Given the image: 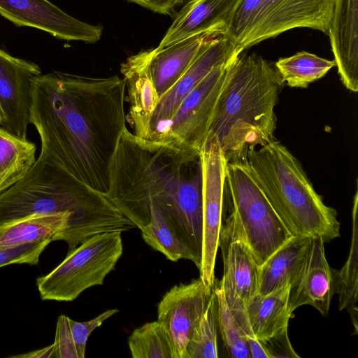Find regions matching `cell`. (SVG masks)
I'll use <instances>...</instances> for the list:
<instances>
[{"mask_svg":"<svg viewBox=\"0 0 358 358\" xmlns=\"http://www.w3.org/2000/svg\"><path fill=\"white\" fill-rule=\"evenodd\" d=\"M31 92L40 155L106 194L110 162L127 128L124 79L52 71L36 77Z\"/></svg>","mask_w":358,"mask_h":358,"instance_id":"obj_1","label":"cell"},{"mask_svg":"<svg viewBox=\"0 0 358 358\" xmlns=\"http://www.w3.org/2000/svg\"><path fill=\"white\" fill-rule=\"evenodd\" d=\"M67 213L57 241L69 252L103 233L127 231L135 225L104 196L39 155L27 173L0 194V227L34 215Z\"/></svg>","mask_w":358,"mask_h":358,"instance_id":"obj_2","label":"cell"},{"mask_svg":"<svg viewBox=\"0 0 358 358\" xmlns=\"http://www.w3.org/2000/svg\"><path fill=\"white\" fill-rule=\"evenodd\" d=\"M283 85L262 56L245 50L235 57L207 137L217 141L228 162L245 160L248 150L275 139V107Z\"/></svg>","mask_w":358,"mask_h":358,"instance_id":"obj_3","label":"cell"},{"mask_svg":"<svg viewBox=\"0 0 358 358\" xmlns=\"http://www.w3.org/2000/svg\"><path fill=\"white\" fill-rule=\"evenodd\" d=\"M245 162L272 207L292 236H340L336 210L324 204L299 161L275 139L248 150Z\"/></svg>","mask_w":358,"mask_h":358,"instance_id":"obj_4","label":"cell"},{"mask_svg":"<svg viewBox=\"0 0 358 358\" xmlns=\"http://www.w3.org/2000/svg\"><path fill=\"white\" fill-rule=\"evenodd\" d=\"M334 0H242L226 35L243 50L295 28L328 34Z\"/></svg>","mask_w":358,"mask_h":358,"instance_id":"obj_5","label":"cell"},{"mask_svg":"<svg viewBox=\"0 0 358 358\" xmlns=\"http://www.w3.org/2000/svg\"><path fill=\"white\" fill-rule=\"evenodd\" d=\"M121 233L96 235L69 251L51 272L37 278L41 299L71 301L89 287L102 285L122 255Z\"/></svg>","mask_w":358,"mask_h":358,"instance_id":"obj_6","label":"cell"},{"mask_svg":"<svg viewBox=\"0 0 358 358\" xmlns=\"http://www.w3.org/2000/svg\"><path fill=\"white\" fill-rule=\"evenodd\" d=\"M226 182L232 210L260 266L292 236L251 175L245 160L227 162Z\"/></svg>","mask_w":358,"mask_h":358,"instance_id":"obj_7","label":"cell"},{"mask_svg":"<svg viewBox=\"0 0 358 358\" xmlns=\"http://www.w3.org/2000/svg\"><path fill=\"white\" fill-rule=\"evenodd\" d=\"M236 56L215 67L183 99L171 118L148 141L199 156Z\"/></svg>","mask_w":358,"mask_h":358,"instance_id":"obj_8","label":"cell"},{"mask_svg":"<svg viewBox=\"0 0 358 358\" xmlns=\"http://www.w3.org/2000/svg\"><path fill=\"white\" fill-rule=\"evenodd\" d=\"M199 161L202 180L203 248L200 278L213 288L220 233L222 225L227 159L215 138L207 139Z\"/></svg>","mask_w":358,"mask_h":358,"instance_id":"obj_9","label":"cell"},{"mask_svg":"<svg viewBox=\"0 0 358 358\" xmlns=\"http://www.w3.org/2000/svg\"><path fill=\"white\" fill-rule=\"evenodd\" d=\"M218 248L221 249L224 270L222 280L216 282L231 312L245 310L246 306L258 294L259 266L233 210L222 225Z\"/></svg>","mask_w":358,"mask_h":358,"instance_id":"obj_10","label":"cell"},{"mask_svg":"<svg viewBox=\"0 0 358 358\" xmlns=\"http://www.w3.org/2000/svg\"><path fill=\"white\" fill-rule=\"evenodd\" d=\"M0 15L17 27L44 31L55 38L94 43L103 27L68 15L48 0H0Z\"/></svg>","mask_w":358,"mask_h":358,"instance_id":"obj_11","label":"cell"},{"mask_svg":"<svg viewBox=\"0 0 358 358\" xmlns=\"http://www.w3.org/2000/svg\"><path fill=\"white\" fill-rule=\"evenodd\" d=\"M240 52L226 35L207 40L182 77L160 98L143 136L149 140L175 113L183 99L216 66Z\"/></svg>","mask_w":358,"mask_h":358,"instance_id":"obj_12","label":"cell"},{"mask_svg":"<svg viewBox=\"0 0 358 358\" xmlns=\"http://www.w3.org/2000/svg\"><path fill=\"white\" fill-rule=\"evenodd\" d=\"M41 75L40 67L0 49V110L2 126L8 132L27 139L30 124L31 85Z\"/></svg>","mask_w":358,"mask_h":358,"instance_id":"obj_13","label":"cell"},{"mask_svg":"<svg viewBox=\"0 0 358 358\" xmlns=\"http://www.w3.org/2000/svg\"><path fill=\"white\" fill-rule=\"evenodd\" d=\"M213 289L199 278L173 286L159 303L157 320L169 333L178 358H185L187 344L207 308Z\"/></svg>","mask_w":358,"mask_h":358,"instance_id":"obj_14","label":"cell"},{"mask_svg":"<svg viewBox=\"0 0 358 358\" xmlns=\"http://www.w3.org/2000/svg\"><path fill=\"white\" fill-rule=\"evenodd\" d=\"M324 242L313 238L306 259L289 285L287 308L292 314L303 305H310L322 315L328 314L333 296L336 294V270L329 265Z\"/></svg>","mask_w":358,"mask_h":358,"instance_id":"obj_15","label":"cell"},{"mask_svg":"<svg viewBox=\"0 0 358 358\" xmlns=\"http://www.w3.org/2000/svg\"><path fill=\"white\" fill-rule=\"evenodd\" d=\"M242 0H189L176 14L157 50L203 33L227 35Z\"/></svg>","mask_w":358,"mask_h":358,"instance_id":"obj_16","label":"cell"},{"mask_svg":"<svg viewBox=\"0 0 358 358\" xmlns=\"http://www.w3.org/2000/svg\"><path fill=\"white\" fill-rule=\"evenodd\" d=\"M338 73L349 90L358 91V0H334L329 28Z\"/></svg>","mask_w":358,"mask_h":358,"instance_id":"obj_17","label":"cell"},{"mask_svg":"<svg viewBox=\"0 0 358 358\" xmlns=\"http://www.w3.org/2000/svg\"><path fill=\"white\" fill-rule=\"evenodd\" d=\"M150 52L151 50L141 51L128 57L120 67L130 105L129 120L138 138L143 136L160 99L149 73Z\"/></svg>","mask_w":358,"mask_h":358,"instance_id":"obj_18","label":"cell"},{"mask_svg":"<svg viewBox=\"0 0 358 358\" xmlns=\"http://www.w3.org/2000/svg\"><path fill=\"white\" fill-rule=\"evenodd\" d=\"M220 35L203 33L176 42L160 50H151L149 73L161 98L186 72L209 38Z\"/></svg>","mask_w":358,"mask_h":358,"instance_id":"obj_19","label":"cell"},{"mask_svg":"<svg viewBox=\"0 0 358 358\" xmlns=\"http://www.w3.org/2000/svg\"><path fill=\"white\" fill-rule=\"evenodd\" d=\"M312 240L292 236L259 266V294L266 295L291 284L306 259Z\"/></svg>","mask_w":358,"mask_h":358,"instance_id":"obj_20","label":"cell"},{"mask_svg":"<svg viewBox=\"0 0 358 358\" xmlns=\"http://www.w3.org/2000/svg\"><path fill=\"white\" fill-rule=\"evenodd\" d=\"M289 289L287 284L268 294H257L246 306L250 329L258 341L287 328L292 316L287 308Z\"/></svg>","mask_w":358,"mask_h":358,"instance_id":"obj_21","label":"cell"},{"mask_svg":"<svg viewBox=\"0 0 358 358\" xmlns=\"http://www.w3.org/2000/svg\"><path fill=\"white\" fill-rule=\"evenodd\" d=\"M67 213L34 215L0 227V247L50 239L57 241L66 228Z\"/></svg>","mask_w":358,"mask_h":358,"instance_id":"obj_22","label":"cell"},{"mask_svg":"<svg viewBox=\"0 0 358 358\" xmlns=\"http://www.w3.org/2000/svg\"><path fill=\"white\" fill-rule=\"evenodd\" d=\"M36 145L0 128V194L21 180L36 162Z\"/></svg>","mask_w":358,"mask_h":358,"instance_id":"obj_23","label":"cell"},{"mask_svg":"<svg viewBox=\"0 0 358 358\" xmlns=\"http://www.w3.org/2000/svg\"><path fill=\"white\" fill-rule=\"evenodd\" d=\"M358 193L356 192L352 207V232L350 252L347 261L341 270H336V294H338L339 310H346L357 334L358 308Z\"/></svg>","mask_w":358,"mask_h":358,"instance_id":"obj_24","label":"cell"},{"mask_svg":"<svg viewBox=\"0 0 358 358\" xmlns=\"http://www.w3.org/2000/svg\"><path fill=\"white\" fill-rule=\"evenodd\" d=\"M336 66L334 60L321 58L314 54L301 51L289 57L280 58L274 66L282 81L290 87L307 88L324 77Z\"/></svg>","mask_w":358,"mask_h":358,"instance_id":"obj_25","label":"cell"},{"mask_svg":"<svg viewBox=\"0 0 358 358\" xmlns=\"http://www.w3.org/2000/svg\"><path fill=\"white\" fill-rule=\"evenodd\" d=\"M128 345L133 358H178L169 333L158 320L134 330Z\"/></svg>","mask_w":358,"mask_h":358,"instance_id":"obj_26","label":"cell"},{"mask_svg":"<svg viewBox=\"0 0 358 358\" xmlns=\"http://www.w3.org/2000/svg\"><path fill=\"white\" fill-rule=\"evenodd\" d=\"M217 330V299L213 289L207 308L187 344L185 358L218 357Z\"/></svg>","mask_w":358,"mask_h":358,"instance_id":"obj_27","label":"cell"},{"mask_svg":"<svg viewBox=\"0 0 358 358\" xmlns=\"http://www.w3.org/2000/svg\"><path fill=\"white\" fill-rule=\"evenodd\" d=\"M213 289L217 299L218 329L228 355L234 358H251L248 338L229 308L215 279Z\"/></svg>","mask_w":358,"mask_h":358,"instance_id":"obj_28","label":"cell"},{"mask_svg":"<svg viewBox=\"0 0 358 358\" xmlns=\"http://www.w3.org/2000/svg\"><path fill=\"white\" fill-rule=\"evenodd\" d=\"M150 215L149 224L141 230L145 242L171 261L177 262L180 259L192 261L191 255L169 229L160 213L152 207Z\"/></svg>","mask_w":358,"mask_h":358,"instance_id":"obj_29","label":"cell"},{"mask_svg":"<svg viewBox=\"0 0 358 358\" xmlns=\"http://www.w3.org/2000/svg\"><path fill=\"white\" fill-rule=\"evenodd\" d=\"M50 239L13 247H0V268L13 264H37L39 257Z\"/></svg>","mask_w":358,"mask_h":358,"instance_id":"obj_30","label":"cell"},{"mask_svg":"<svg viewBox=\"0 0 358 358\" xmlns=\"http://www.w3.org/2000/svg\"><path fill=\"white\" fill-rule=\"evenodd\" d=\"M118 311V309H110L87 322H79L69 317V324L74 338L78 358L85 357L87 341L92 332Z\"/></svg>","mask_w":358,"mask_h":358,"instance_id":"obj_31","label":"cell"},{"mask_svg":"<svg viewBox=\"0 0 358 358\" xmlns=\"http://www.w3.org/2000/svg\"><path fill=\"white\" fill-rule=\"evenodd\" d=\"M50 358H78L73 336L69 324V317L59 316L55 331V341Z\"/></svg>","mask_w":358,"mask_h":358,"instance_id":"obj_32","label":"cell"},{"mask_svg":"<svg viewBox=\"0 0 358 358\" xmlns=\"http://www.w3.org/2000/svg\"><path fill=\"white\" fill-rule=\"evenodd\" d=\"M259 341L268 358L300 357L292 346L287 334V328Z\"/></svg>","mask_w":358,"mask_h":358,"instance_id":"obj_33","label":"cell"},{"mask_svg":"<svg viewBox=\"0 0 358 358\" xmlns=\"http://www.w3.org/2000/svg\"><path fill=\"white\" fill-rule=\"evenodd\" d=\"M162 15H171L185 0H127Z\"/></svg>","mask_w":358,"mask_h":358,"instance_id":"obj_34","label":"cell"},{"mask_svg":"<svg viewBox=\"0 0 358 358\" xmlns=\"http://www.w3.org/2000/svg\"><path fill=\"white\" fill-rule=\"evenodd\" d=\"M53 345L52 344L43 348L40 350H37L33 352H30L25 354H20L18 355L11 356V357H21V358H50L52 352Z\"/></svg>","mask_w":358,"mask_h":358,"instance_id":"obj_35","label":"cell"},{"mask_svg":"<svg viewBox=\"0 0 358 358\" xmlns=\"http://www.w3.org/2000/svg\"><path fill=\"white\" fill-rule=\"evenodd\" d=\"M2 121H3V117H2L1 111L0 110V124H2Z\"/></svg>","mask_w":358,"mask_h":358,"instance_id":"obj_36","label":"cell"}]
</instances>
